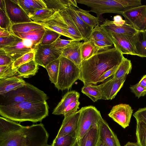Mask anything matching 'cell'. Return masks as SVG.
Instances as JSON below:
<instances>
[{"instance_id": "obj_48", "label": "cell", "mask_w": 146, "mask_h": 146, "mask_svg": "<svg viewBox=\"0 0 146 146\" xmlns=\"http://www.w3.org/2000/svg\"><path fill=\"white\" fill-rule=\"evenodd\" d=\"M14 62L12 58L6 54L4 50L0 49V66L9 65Z\"/></svg>"}, {"instance_id": "obj_29", "label": "cell", "mask_w": 146, "mask_h": 146, "mask_svg": "<svg viewBox=\"0 0 146 146\" xmlns=\"http://www.w3.org/2000/svg\"><path fill=\"white\" fill-rule=\"evenodd\" d=\"M72 7L81 19L89 26L94 28L99 24L100 21L99 19L91 15L88 11L72 6Z\"/></svg>"}, {"instance_id": "obj_53", "label": "cell", "mask_w": 146, "mask_h": 146, "mask_svg": "<svg viewBox=\"0 0 146 146\" xmlns=\"http://www.w3.org/2000/svg\"><path fill=\"white\" fill-rule=\"evenodd\" d=\"M112 21L113 24L117 25H122L127 23L125 20H123L121 16L119 15L115 16Z\"/></svg>"}, {"instance_id": "obj_26", "label": "cell", "mask_w": 146, "mask_h": 146, "mask_svg": "<svg viewBox=\"0 0 146 146\" xmlns=\"http://www.w3.org/2000/svg\"><path fill=\"white\" fill-rule=\"evenodd\" d=\"M47 8L52 9L54 12L65 10L70 6L79 8L75 0H43Z\"/></svg>"}, {"instance_id": "obj_32", "label": "cell", "mask_w": 146, "mask_h": 146, "mask_svg": "<svg viewBox=\"0 0 146 146\" xmlns=\"http://www.w3.org/2000/svg\"><path fill=\"white\" fill-rule=\"evenodd\" d=\"M77 141V137L76 135H63L56 137L51 146H76Z\"/></svg>"}, {"instance_id": "obj_10", "label": "cell", "mask_w": 146, "mask_h": 146, "mask_svg": "<svg viewBox=\"0 0 146 146\" xmlns=\"http://www.w3.org/2000/svg\"><path fill=\"white\" fill-rule=\"evenodd\" d=\"M102 28L106 34L111 39L114 46L123 54L136 55L133 41V36L110 33Z\"/></svg>"}, {"instance_id": "obj_54", "label": "cell", "mask_w": 146, "mask_h": 146, "mask_svg": "<svg viewBox=\"0 0 146 146\" xmlns=\"http://www.w3.org/2000/svg\"><path fill=\"white\" fill-rule=\"evenodd\" d=\"M12 32H11L7 29L0 28V37H8L11 35Z\"/></svg>"}, {"instance_id": "obj_46", "label": "cell", "mask_w": 146, "mask_h": 146, "mask_svg": "<svg viewBox=\"0 0 146 146\" xmlns=\"http://www.w3.org/2000/svg\"><path fill=\"white\" fill-rule=\"evenodd\" d=\"M80 104L78 99L72 102L64 110L63 114L64 117L70 115L77 111Z\"/></svg>"}, {"instance_id": "obj_44", "label": "cell", "mask_w": 146, "mask_h": 146, "mask_svg": "<svg viewBox=\"0 0 146 146\" xmlns=\"http://www.w3.org/2000/svg\"><path fill=\"white\" fill-rule=\"evenodd\" d=\"M77 40H66L58 38L56 41L50 44L52 48L62 50L70 46Z\"/></svg>"}, {"instance_id": "obj_25", "label": "cell", "mask_w": 146, "mask_h": 146, "mask_svg": "<svg viewBox=\"0 0 146 146\" xmlns=\"http://www.w3.org/2000/svg\"><path fill=\"white\" fill-rule=\"evenodd\" d=\"M1 49L4 50L14 62L25 54L35 50V49L26 47L23 40L12 46L6 47Z\"/></svg>"}, {"instance_id": "obj_23", "label": "cell", "mask_w": 146, "mask_h": 146, "mask_svg": "<svg viewBox=\"0 0 146 146\" xmlns=\"http://www.w3.org/2000/svg\"><path fill=\"white\" fill-rule=\"evenodd\" d=\"M62 17L66 27L68 34L76 40L80 41L83 38L78 30L74 22L66 10L58 11Z\"/></svg>"}, {"instance_id": "obj_55", "label": "cell", "mask_w": 146, "mask_h": 146, "mask_svg": "<svg viewBox=\"0 0 146 146\" xmlns=\"http://www.w3.org/2000/svg\"><path fill=\"white\" fill-rule=\"evenodd\" d=\"M138 85L144 88H146V74L144 75L138 83Z\"/></svg>"}, {"instance_id": "obj_49", "label": "cell", "mask_w": 146, "mask_h": 146, "mask_svg": "<svg viewBox=\"0 0 146 146\" xmlns=\"http://www.w3.org/2000/svg\"><path fill=\"white\" fill-rule=\"evenodd\" d=\"M99 51L106 50L110 48L113 44L110 42L104 40H92Z\"/></svg>"}, {"instance_id": "obj_52", "label": "cell", "mask_w": 146, "mask_h": 146, "mask_svg": "<svg viewBox=\"0 0 146 146\" xmlns=\"http://www.w3.org/2000/svg\"><path fill=\"white\" fill-rule=\"evenodd\" d=\"M119 66H115L104 73L99 78L98 83L103 82L108 78L113 76L117 70Z\"/></svg>"}, {"instance_id": "obj_30", "label": "cell", "mask_w": 146, "mask_h": 146, "mask_svg": "<svg viewBox=\"0 0 146 146\" xmlns=\"http://www.w3.org/2000/svg\"><path fill=\"white\" fill-rule=\"evenodd\" d=\"M80 49L82 62L89 59L99 51L95 45L90 40L82 42Z\"/></svg>"}, {"instance_id": "obj_17", "label": "cell", "mask_w": 146, "mask_h": 146, "mask_svg": "<svg viewBox=\"0 0 146 146\" xmlns=\"http://www.w3.org/2000/svg\"><path fill=\"white\" fill-rule=\"evenodd\" d=\"M74 22L84 41L89 40L94 28L86 24L76 13L71 6L66 10Z\"/></svg>"}, {"instance_id": "obj_47", "label": "cell", "mask_w": 146, "mask_h": 146, "mask_svg": "<svg viewBox=\"0 0 146 146\" xmlns=\"http://www.w3.org/2000/svg\"><path fill=\"white\" fill-rule=\"evenodd\" d=\"M130 88L131 91L138 98L146 95V88L138 85V83L134 85L131 86Z\"/></svg>"}, {"instance_id": "obj_7", "label": "cell", "mask_w": 146, "mask_h": 146, "mask_svg": "<svg viewBox=\"0 0 146 146\" xmlns=\"http://www.w3.org/2000/svg\"><path fill=\"white\" fill-rule=\"evenodd\" d=\"M79 110L77 141L91 129L98 127L102 119L100 111L93 106L83 107Z\"/></svg>"}, {"instance_id": "obj_41", "label": "cell", "mask_w": 146, "mask_h": 146, "mask_svg": "<svg viewBox=\"0 0 146 146\" xmlns=\"http://www.w3.org/2000/svg\"><path fill=\"white\" fill-rule=\"evenodd\" d=\"M0 49L12 46L23 40V39L15 35L12 32L8 37H0Z\"/></svg>"}, {"instance_id": "obj_13", "label": "cell", "mask_w": 146, "mask_h": 146, "mask_svg": "<svg viewBox=\"0 0 146 146\" xmlns=\"http://www.w3.org/2000/svg\"><path fill=\"white\" fill-rule=\"evenodd\" d=\"M6 11L12 25L33 21L14 0H4Z\"/></svg>"}, {"instance_id": "obj_28", "label": "cell", "mask_w": 146, "mask_h": 146, "mask_svg": "<svg viewBox=\"0 0 146 146\" xmlns=\"http://www.w3.org/2000/svg\"><path fill=\"white\" fill-rule=\"evenodd\" d=\"M46 29H37L26 33L13 32V33L22 39H28L32 41L36 46L40 42Z\"/></svg>"}, {"instance_id": "obj_39", "label": "cell", "mask_w": 146, "mask_h": 146, "mask_svg": "<svg viewBox=\"0 0 146 146\" xmlns=\"http://www.w3.org/2000/svg\"><path fill=\"white\" fill-rule=\"evenodd\" d=\"M104 40L113 44L111 39L106 34L100 24H98L93 29L89 40Z\"/></svg>"}, {"instance_id": "obj_1", "label": "cell", "mask_w": 146, "mask_h": 146, "mask_svg": "<svg viewBox=\"0 0 146 146\" xmlns=\"http://www.w3.org/2000/svg\"><path fill=\"white\" fill-rule=\"evenodd\" d=\"M48 137L42 123L24 126L0 117V146H47Z\"/></svg>"}, {"instance_id": "obj_22", "label": "cell", "mask_w": 146, "mask_h": 146, "mask_svg": "<svg viewBox=\"0 0 146 146\" xmlns=\"http://www.w3.org/2000/svg\"><path fill=\"white\" fill-rule=\"evenodd\" d=\"M80 96L79 93L72 91L66 93L60 102L53 110L52 114L56 115H63L66 108L72 102L79 99Z\"/></svg>"}, {"instance_id": "obj_15", "label": "cell", "mask_w": 146, "mask_h": 146, "mask_svg": "<svg viewBox=\"0 0 146 146\" xmlns=\"http://www.w3.org/2000/svg\"><path fill=\"white\" fill-rule=\"evenodd\" d=\"M80 114L79 110L70 115L64 117L56 137L71 135H76L77 137Z\"/></svg>"}, {"instance_id": "obj_11", "label": "cell", "mask_w": 146, "mask_h": 146, "mask_svg": "<svg viewBox=\"0 0 146 146\" xmlns=\"http://www.w3.org/2000/svg\"><path fill=\"white\" fill-rule=\"evenodd\" d=\"M133 110L128 104H121L113 106L109 116L123 128L129 126Z\"/></svg>"}, {"instance_id": "obj_57", "label": "cell", "mask_w": 146, "mask_h": 146, "mask_svg": "<svg viewBox=\"0 0 146 146\" xmlns=\"http://www.w3.org/2000/svg\"><path fill=\"white\" fill-rule=\"evenodd\" d=\"M97 146H105L103 142L100 140L99 141Z\"/></svg>"}, {"instance_id": "obj_14", "label": "cell", "mask_w": 146, "mask_h": 146, "mask_svg": "<svg viewBox=\"0 0 146 146\" xmlns=\"http://www.w3.org/2000/svg\"><path fill=\"white\" fill-rule=\"evenodd\" d=\"M37 23L42 25L45 29L53 30L61 35L74 40L67 32L66 24L58 11L55 12L49 19Z\"/></svg>"}, {"instance_id": "obj_18", "label": "cell", "mask_w": 146, "mask_h": 146, "mask_svg": "<svg viewBox=\"0 0 146 146\" xmlns=\"http://www.w3.org/2000/svg\"><path fill=\"white\" fill-rule=\"evenodd\" d=\"M100 25L106 31L117 34L133 36L137 31L133 26L127 23L122 25H117L113 24L112 21L107 19Z\"/></svg>"}, {"instance_id": "obj_42", "label": "cell", "mask_w": 146, "mask_h": 146, "mask_svg": "<svg viewBox=\"0 0 146 146\" xmlns=\"http://www.w3.org/2000/svg\"><path fill=\"white\" fill-rule=\"evenodd\" d=\"M13 63L8 66H0V79L17 76V68H14Z\"/></svg>"}, {"instance_id": "obj_40", "label": "cell", "mask_w": 146, "mask_h": 146, "mask_svg": "<svg viewBox=\"0 0 146 146\" xmlns=\"http://www.w3.org/2000/svg\"><path fill=\"white\" fill-rule=\"evenodd\" d=\"M61 35L54 31L46 29L40 43L41 45L50 44L59 38Z\"/></svg>"}, {"instance_id": "obj_36", "label": "cell", "mask_w": 146, "mask_h": 146, "mask_svg": "<svg viewBox=\"0 0 146 146\" xmlns=\"http://www.w3.org/2000/svg\"><path fill=\"white\" fill-rule=\"evenodd\" d=\"M60 58L50 63L45 68L48 73L50 80L55 85L56 84L57 81Z\"/></svg>"}, {"instance_id": "obj_51", "label": "cell", "mask_w": 146, "mask_h": 146, "mask_svg": "<svg viewBox=\"0 0 146 146\" xmlns=\"http://www.w3.org/2000/svg\"><path fill=\"white\" fill-rule=\"evenodd\" d=\"M35 10L47 8L46 4L43 0H26Z\"/></svg>"}, {"instance_id": "obj_5", "label": "cell", "mask_w": 146, "mask_h": 146, "mask_svg": "<svg viewBox=\"0 0 146 146\" xmlns=\"http://www.w3.org/2000/svg\"><path fill=\"white\" fill-rule=\"evenodd\" d=\"M0 105H6L25 101H46L48 98L42 90L26 82L22 87L2 95Z\"/></svg>"}, {"instance_id": "obj_19", "label": "cell", "mask_w": 146, "mask_h": 146, "mask_svg": "<svg viewBox=\"0 0 146 146\" xmlns=\"http://www.w3.org/2000/svg\"><path fill=\"white\" fill-rule=\"evenodd\" d=\"M82 43L80 41H76L63 49L61 55L73 62L80 68L82 62L80 47Z\"/></svg>"}, {"instance_id": "obj_6", "label": "cell", "mask_w": 146, "mask_h": 146, "mask_svg": "<svg viewBox=\"0 0 146 146\" xmlns=\"http://www.w3.org/2000/svg\"><path fill=\"white\" fill-rule=\"evenodd\" d=\"M80 74V68L68 59L61 56L57 81L55 86L58 90L69 89L79 80Z\"/></svg>"}, {"instance_id": "obj_56", "label": "cell", "mask_w": 146, "mask_h": 146, "mask_svg": "<svg viewBox=\"0 0 146 146\" xmlns=\"http://www.w3.org/2000/svg\"><path fill=\"white\" fill-rule=\"evenodd\" d=\"M123 146H139L137 143L128 142Z\"/></svg>"}, {"instance_id": "obj_58", "label": "cell", "mask_w": 146, "mask_h": 146, "mask_svg": "<svg viewBox=\"0 0 146 146\" xmlns=\"http://www.w3.org/2000/svg\"></svg>"}, {"instance_id": "obj_21", "label": "cell", "mask_w": 146, "mask_h": 146, "mask_svg": "<svg viewBox=\"0 0 146 146\" xmlns=\"http://www.w3.org/2000/svg\"><path fill=\"white\" fill-rule=\"evenodd\" d=\"M100 140L99 126L88 130L77 141V146H97Z\"/></svg>"}, {"instance_id": "obj_31", "label": "cell", "mask_w": 146, "mask_h": 146, "mask_svg": "<svg viewBox=\"0 0 146 146\" xmlns=\"http://www.w3.org/2000/svg\"><path fill=\"white\" fill-rule=\"evenodd\" d=\"M44 28H45L42 25L33 22L13 24L12 26L11 29L13 32L26 33Z\"/></svg>"}, {"instance_id": "obj_24", "label": "cell", "mask_w": 146, "mask_h": 146, "mask_svg": "<svg viewBox=\"0 0 146 146\" xmlns=\"http://www.w3.org/2000/svg\"><path fill=\"white\" fill-rule=\"evenodd\" d=\"M132 39L136 56L146 57V31H137Z\"/></svg>"}, {"instance_id": "obj_12", "label": "cell", "mask_w": 146, "mask_h": 146, "mask_svg": "<svg viewBox=\"0 0 146 146\" xmlns=\"http://www.w3.org/2000/svg\"><path fill=\"white\" fill-rule=\"evenodd\" d=\"M126 78L117 79L112 76L104 82L96 87L101 92L102 100H112L114 98L118 92L123 87Z\"/></svg>"}, {"instance_id": "obj_4", "label": "cell", "mask_w": 146, "mask_h": 146, "mask_svg": "<svg viewBox=\"0 0 146 146\" xmlns=\"http://www.w3.org/2000/svg\"><path fill=\"white\" fill-rule=\"evenodd\" d=\"M77 3L90 7L89 12L95 13L100 18L105 13H114L121 15L125 11L141 5L140 0H76Z\"/></svg>"}, {"instance_id": "obj_35", "label": "cell", "mask_w": 146, "mask_h": 146, "mask_svg": "<svg viewBox=\"0 0 146 146\" xmlns=\"http://www.w3.org/2000/svg\"><path fill=\"white\" fill-rule=\"evenodd\" d=\"M81 92L94 102L98 100L102 99L101 93L95 85H84L82 88Z\"/></svg>"}, {"instance_id": "obj_38", "label": "cell", "mask_w": 146, "mask_h": 146, "mask_svg": "<svg viewBox=\"0 0 146 146\" xmlns=\"http://www.w3.org/2000/svg\"><path fill=\"white\" fill-rule=\"evenodd\" d=\"M54 13L52 9L47 8L39 9L36 11L31 19L35 23L41 22L50 18Z\"/></svg>"}, {"instance_id": "obj_27", "label": "cell", "mask_w": 146, "mask_h": 146, "mask_svg": "<svg viewBox=\"0 0 146 146\" xmlns=\"http://www.w3.org/2000/svg\"><path fill=\"white\" fill-rule=\"evenodd\" d=\"M38 65L34 60L23 64L17 68V76L21 78H28L35 75L39 69Z\"/></svg>"}, {"instance_id": "obj_37", "label": "cell", "mask_w": 146, "mask_h": 146, "mask_svg": "<svg viewBox=\"0 0 146 146\" xmlns=\"http://www.w3.org/2000/svg\"><path fill=\"white\" fill-rule=\"evenodd\" d=\"M136 135L137 143L139 146H146V123L136 121Z\"/></svg>"}, {"instance_id": "obj_45", "label": "cell", "mask_w": 146, "mask_h": 146, "mask_svg": "<svg viewBox=\"0 0 146 146\" xmlns=\"http://www.w3.org/2000/svg\"><path fill=\"white\" fill-rule=\"evenodd\" d=\"M17 2L30 19L37 10L32 7L26 0H17Z\"/></svg>"}, {"instance_id": "obj_33", "label": "cell", "mask_w": 146, "mask_h": 146, "mask_svg": "<svg viewBox=\"0 0 146 146\" xmlns=\"http://www.w3.org/2000/svg\"><path fill=\"white\" fill-rule=\"evenodd\" d=\"M132 68L131 60L124 57L113 76L117 79L126 78L127 75L130 72Z\"/></svg>"}, {"instance_id": "obj_8", "label": "cell", "mask_w": 146, "mask_h": 146, "mask_svg": "<svg viewBox=\"0 0 146 146\" xmlns=\"http://www.w3.org/2000/svg\"><path fill=\"white\" fill-rule=\"evenodd\" d=\"M34 60L38 65L45 68L50 63L59 58L63 50L55 49L50 45H37L35 49Z\"/></svg>"}, {"instance_id": "obj_20", "label": "cell", "mask_w": 146, "mask_h": 146, "mask_svg": "<svg viewBox=\"0 0 146 146\" xmlns=\"http://www.w3.org/2000/svg\"><path fill=\"white\" fill-rule=\"evenodd\" d=\"M26 83L22 78L17 76L0 79V95H3L11 91L23 86Z\"/></svg>"}, {"instance_id": "obj_16", "label": "cell", "mask_w": 146, "mask_h": 146, "mask_svg": "<svg viewBox=\"0 0 146 146\" xmlns=\"http://www.w3.org/2000/svg\"><path fill=\"white\" fill-rule=\"evenodd\" d=\"M100 139L105 146H121L115 134L103 118L99 125Z\"/></svg>"}, {"instance_id": "obj_50", "label": "cell", "mask_w": 146, "mask_h": 146, "mask_svg": "<svg viewBox=\"0 0 146 146\" xmlns=\"http://www.w3.org/2000/svg\"><path fill=\"white\" fill-rule=\"evenodd\" d=\"M133 115L136 121H142L146 123V107L139 109Z\"/></svg>"}, {"instance_id": "obj_9", "label": "cell", "mask_w": 146, "mask_h": 146, "mask_svg": "<svg viewBox=\"0 0 146 146\" xmlns=\"http://www.w3.org/2000/svg\"><path fill=\"white\" fill-rule=\"evenodd\" d=\"M121 15L126 22L133 26L137 31L146 30V5L131 8Z\"/></svg>"}, {"instance_id": "obj_34", "label": "cell", "mask_w": 146, "mask_h": 146, "mask_svg": "<svg viewBox=\"0 0 146 146\" xmlns=\"http://www.w3.org/2000/svg\"><path fill=\"white\" fill-rule=\"evenodd\" d=\"M12 25L6 11L4 0H0V28L12 32Z\"/></svg>"}, {"instance_id": "obj_3", "label": "cell", "mask_w": 146, "mask_h": 146, "mask_svg": "<svg viewBox=\"0 0 146 146\" xmlns=\"http://www.w3.org/2000/svg\"><path fill=\"white\" fill-rule=\"evenodd\" d=\"M46 101H25L0 105V114L10 120L20 122H41L48 115Z\"/></svg>"}, {"instance_id": "obj_43", "label": "cell", "mask_w": 146, "mask_h": 146, "mask_svg": "<svg viewBox=\"0 0 146 146\" xmlns=\"http://www.w3.org/2000/svg\"><path fill=\"white\" fill-rule=\"evenodd\" d=\"M35 50L26 53L19 58L13 63L14 68H17L19 66L32 60H34Z\"/></svg>"}, {"instance_id": "obj_2", "label": "cell", "mask_w": 146, "mask_h": 146, "mask_svg": "<svg viewBox=\"0 0 146 146\" xmlns=\"http://www.w3.org/2000/svg\"><path fill=\"white\" fill-rule=\"evenodd\" d=\"M124 57L115 47L99 51L81 62L79 80L84 85L98 84L100 77L105 72L119 65Z\"/></svg>"}]
</instances>
